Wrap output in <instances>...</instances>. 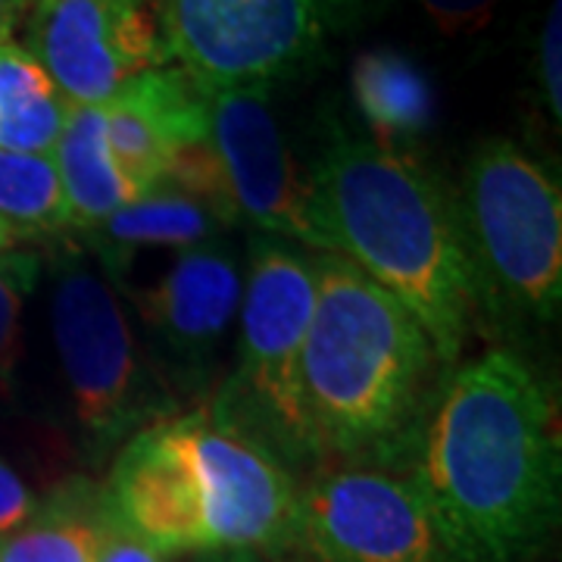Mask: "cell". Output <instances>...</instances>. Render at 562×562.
Returning a JSON list of instances; mask_svg holds the SVG:
<instances>
[{"label":"cell","instance_id":"1","mask_svg":"<svg viewBox=\"0 0 562 562\" xmlns=\"http://www.w3.org/2000/svg\"><path fill=\"white\" fill-rule=\"evenodd\" d=\"M409 482L462 562H528L560 522L557 406L531 366L487 350L447 375Z\"/></svg>","mask_w":562,"mask_h":562},{"label":"cell","instance_id":"2","mask_svg":"<svg viewBox=\"0 0 562 562\" xmlns=\"http://www.w3.org/2000/svg\"><path fill=\"white\" fill-rule=\"evenodd\" d=\"M319 254L344 257L413 313L441 366L460 360L484 306L460 210L409 154L335 135L310 176Z\"/></svg>","mask_w":562,"mask_h":562},{"label":"cell","instance_id":"3","mask_svg":"<svg viewBox=\"0 0 562 562\" xmlns=\"http://www.w3.org/2000/svg\"><path fill=\"white\" fill-rule=\"evenodd\" d=\"M103 516L160 553H276L294 541L297 484L257 438L210 413L138 428L113 462Z\"/></svg>","mask_w":562,"mask_h":562},{"label":"cell","instance_id":"4","mask_svg":"<svg viewBox=\"0 0 562 562\" xmlns=\"http://www.w3.org/2000/svg\"><path fill=\"white\" fill-rule=\"evenodd\" d=\"M316 279L301 353L310 457L387 460L419 425L435 347L406 306L344 257L316 254Z\"/></svg>","mask_w":562,"mask_h":562},{"label":"cell","instance_id":"5","mask_svg":"<svg viewBox=\"0 0 562 562\" xmlns=\"http://www.w3.org/2000/svg\"><path fill=\"white\" fill-rule=\"evenodd\" d=\"M462 235L484 306L550 322L562 303V194L516 140H482L462 169Z\"/></svg>","mask_w":562,"mask_h":562},{"label":"cell","instance_id":"6","mask_svg":"<svg viewBox=\"0 0 562 562\" xmlns=\"http://www.w3.org/2000/svg\"><path fill=\"white\" fill-rule=\"evenodd\" d=\"M316 257L276 238L254 241L238 306V372L220 419L269 447L281 462L310 457L301 413V353L316 310Z\"/></svg>","mask_w":562,"mask_h":562},{"label":"cell","instance_id":"7","mask_svg":"<svg viewBox=\"0 0 562 562\" xmlns=\"http://www.w3.org/2000/svg\"><path fill=\"white\" fill-rule=\"evenodd\" d=\"M166 57L203 91L272 85L316 54V0H157Z\"/></svg>","mask_w":562,"mask_h":562},{"label":"cell","instance_id":"8","mask_svg":"<svg viewBox=\"0 0 562 562\" xmlns=\"http://www.w3.org/2000/svg\"><path fill=\"white\" fill-rule=\"evenodd\" d=\"M310 562H462L409 479L322 472L297 491L294 541Z\"/></svg>","mask_w":562,"mask_h":562},{"label":"cell","instance_id":"9","mask_svg":"<svg viewBox=\"0 0 562 562\" xmlns=\"http://www.w3.org/2000/svg\"><path fill=\"white\" fill-rule=\"evenodd\" d=\"M50 325L76 419L94 450H110L144 416V379L132 328L113 288L85 262L63 269Z\"/></svg>","mask_w":562,"mask_h":562},{"label":"cell","instance_id":"10","mask_svg":"<svg viewBox=\"0 0 562 562\" xmlns=\"http://www.w3.org/2000/svg\"><path fill=\"white\" fill-rule=\"evenodd\" d=\"M206 144L232 220L260 228L266 238L306 244L319 254L310 222V179H301L272 110V85L210 91Z\"/></svg>","mask_w":562,"mask_h":562},{"label":"cell","instance_id":"11","mask_svg":"<svg viewBox=\"0 0 562 562\" xmlns=\"http://www.w3.org/2000/svg\"><path fill=\"white\" fill-rule=\"evenodd\" d=\"M25 29V50L69 106H103L125 81L166 63L147 0H32Z\"/></svg>","mask_w":562,"mask_h":562},{"label":"cell","instance_id":"12","mask_svg":"<svg viewBox=\"0 0 562 562\" xmlns=\"http://www.w3.org/2000/svg\"><path fill=\"white\" fill-rule=\"evenodd\" d=\"M103 120L113 166L140 198L162 184L179 154L206 140L210 91L179 66H154L103 103Z\"/></svg>","mask_w":562,"mask_h":562},{"label":"cell","instance_id":"13","mask_svg":"<svg viewBox=\"0 0 562 562\" xmlns=\"http://www.w3.org/2000/svg\"><path fill=\"white\" fill-rule=\"evenodd\" d=\"M244 281L238 262L216 244L179 250L157 284L140 297V310L169 350L206 357L241 306Z\"/></svg>","mask_w":562,"mask_h":562},{"label":"cell","instance_id":"14","mask_svg":"<svg viewBox=\"0 0 562 562\" xmlns=\"http://www.w3.org/2000/svg\"><path fill=\"white\" fill-rule=\"evenodd\" d=\"M350 94L372 144L403 154L435 122V88L419 63L401 50H366L350 66Z\"/></svg>","mask_w":562,"mask_h":562},{"label":"cell","instance_id":"15","mask_svg":"<svg viewBox=\"0 0 562 562\" xmlns=\"http://www.w3.org/2000/svg\"><path fill=\"white\" fill-rule=\"evenodd\" d=\"M50 157L60 176L66 206L72 213V225L94 228L120 206L135 201L106 150L103 106H69Z\"/></svg>","mask_w":562,"mask_h":562},{"label":"cell","instance_id":"16","mask_svg":"<svg viewBox=\"0 0 562 562\" xmlns=\"http://www.w3.org/2000/svg\"><path fill=\"white\" fill-rule=\"evenodd\" d=\"M220 228H225V222L210 206H203L201 201L181 194L169 184H157L154 191L120 206L113 216H106L91 232L98 235L103 257L113 266H120V260L144 247L188 250V247L213 244Z\"/></svg>","mask_w":562,"mask_h":562},{"label":"cell","instance_id":"17","mask_svg":"<svg viewBox=\"0 0 562 562\" xmlns=\"http://www.w3.org/2000/svg\"><path fill=\"white\" fill-rule=\"evenodd\" d=\"M0 220L25 232H60L72 225L50 154L0 150Z\"/></svg>","mask_w":562,"mask_h":562},{"label":"cell","instance_id":"18","mask_svg":"<svg viewBox=\"0 0 562 562\" xmlns=\"http://www.w3.org/2000/svg\"><path fill=\"white\" fill-rule=\"evenodd\" d=\"M98 519L79 513H50L0 541V562H91Z\"/></svg>","mask_w":562,"mask_h":562},{"label":"cell","instance_id":"19","mask_svg":"<svg viewBox=\"0 0 562 562\" xmlns=\"http://www.w3.org/2000/svg\"><path fill=\"white\" fill-rule=\"evenodd\" d=\"M38 276L32 257H3L0 260V382L10 375L20 344V316L25 294Z\"/></svg>","mask_w":562,"mask_h":562},{"label":"cell","instance_id":"20","mask_svg":"<svg viewBox=\"0 0 562 562\" xmlns=\"http://www.w3.org/2000/svg\"><path fill=\"white\" fill-rule=\"evenodd\" d=\"M562 7L560 0H553L547 7L538 32V54H535V72H538V91H541L543 110L560 125L562 120Z\"/></svg>","mask_w":562,"mask_h":562},{"label":"cell","instance_id":"21","mask_svg":"<svg viewBox=\"0 0 562 562\" xmlns=\"http://www.w3.org/2000/svg\"><path fill=\"white\" fill-rule=\"evenodd\" d=\"M425 16L435 22L441 35H472L494 20L501 0H419Z\"/></svg>","mask_w":562,"mask_h":562},{"label":"cell","instance_id":"22","mask_svg":"<svg viewBox=\"0 0 562 562\" xmlns=\"http://www.w3.org/2000/svg\"><path fill=\"white\" fill-rule=\"evenodd\" d=\"M91 562H166V553L147 541L135 538L132 531H125L116 522H110L101 509V522H98V543H94V557Z\"/></svg>","mask_w":562,"mask_h":562},{"label":"cell","instance_id":"23","mask_svg":"<svg viewBox=\"0 0 562 562\" xmlns=\"http://www.w3.org/2000/svg\"><path fill=\"white\" fill-rule=\"evenodd\" d=\"M35 513L38 506H35L32 491L7 462H0V538L16 535L35 519Z\"/></svg>","mask_w":562,"mask_h":562},{"label":"cell","instance_id":"24","mask_svg":"<svg viewBox=\"0 0 562 562\" xmlns=\"http://www.w3.org/2000/svg\"><path fill=\"white\" fill-rule=\"evenodd\" d=\"M29 7H32V0H0V41L10 38V32L29 13Z\"/></svg>","mask_w":562,"mask_h":562},{"label":"cell","instance_id":"25","mask_svg":"<svg viewBox=\"0 0 562 562\" xmlns=\"http://www.w3.org/2000/svg\"><path fill=\"white\" fill-rule=\"evenodd\" d=\"M203 562H276L269 553H254V550H241V553H210Z\"/></svg>","mask_w":562,"mask_h":562},{"label":"cell","instance_id":"26","mask_svg":"<svg viewBox=\"0 0 562 562\" xmlns=\"http://www.w3.org/2000/svg\"><path fill=\"white\" fill-rule=\"evenodd\" d=\"M362 3H366V0H316L322 20H325V13H328V16H347L350 10H357Z\"/></svg>","mask_w":562,"mask_h":562},{"label":"cell","instance_id":"27","mask_svg":"<svg viewBox=\"0 0 562 562\" xmlns=\"http://www.w3.org/2000/svg\"><path fill=\"white\" fill-rule=\"evenodd\" d=\"M10 241H13V228H10L7 222L0 220V254H3L7 247H10Z\"/></svg>","mask_w":562,"mask_h":562}]
</instances>
